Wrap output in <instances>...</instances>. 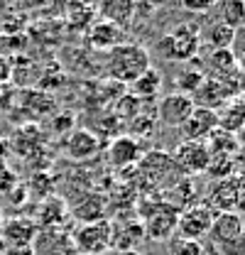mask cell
Masks as SVG:
<instances>
[{"mask_svg": "<svg viewBox=\"0 0 245 255\" xmlns=\"http://www.w3.org/2000/svg\"><path fill=\"white\" fill-rule=\"evenodd\" d=\"M243 126H245V103H241V106L236 103V106H231V111L226 116H218V128L231 132V135H236L238 128Z\"/></svg>", "mask_w": 245, "mask_h": 255, "instance_id": "obj_26", "label": "cell"}, {"mask_svg": "<svg viewBox=\"0 0 245 255\" xmlns=\"http://www.w3.org/2000/svg\"><path fill=\"white\" fill-rule=\"evenodd\" d=\"M66 214V201L61 196H47L39 201L37 209V226L39 228H57Z\"/></svg>", "mask_w": 245, "mask_h": 255, "instance_id": "obj_19", "label": "cell"}, {"mask_svg": "<svg viewBox=\"0 0 245 255\" xmlns=\"http://www.w3.org/2000/svg\"><path fill=\"white\" fill-rule=\"evenodd\" d=\"M216 211H211L206 204H194L189 209L179 211V221H177V236L191 238V241H201L204 236H209V228L214 223Z\"/></svg>", "mask_w": 245, "mask_h": 255, "instance_id": "obj_6", "label": "cell"}, {"mask_svg": "<svg viewBox=\"0 0 245 255\" xmlns=\"http://www.w3.org/2000/svg\"><path fill=\"white\" fill-rule=\"evenodd\" d=\"M221 0H182V5L186 10H191V12H206V10H211L214 5H218Z\"/></svg>", "mask_w": 245, "mask_h": 255, "instance_id": "obj_33", "label": "cell"}, {"mask_svg": "<svg viewBox=\"0 0 245 255\" xmlns=\"http://www.w3.org/2000/svg\"><path fill=\"white\" fill-rule=\"evenodd\" d=\"M209 66L211 71L218 74V76H231L238 71V57L233 49H211L209 54ZM216 76V79H218Z\"/></svg>", "mask_w": 245, "mask_h": 255, "instance_id": "obj_21", "label": "cell"}, {"mask_svg": "<svg viewBox=\"0 0 245 255\" xmlns=\"http://www.w3.org/2000/svg\"><path fill=\"white\" fill-rule=\"evenodd\" d=\"M2 221H5V214H2V206H0V226H2Z\"/></svg>", "mask_w": 245, "mask_h": 255, "instance_id": "obj_38", "label": "cell"}, {"mask_svg": "<svg viewBox=\"0 0 245 255\" xmlns=\"http://www.w3.org/2000/svg\"><path fill=\"white\" fill-rule=\"evenodd\" d=\"M150 69V52L135 42H122L121 47L108 52V64L106 71L111 81L118 84H132L140 74Z\"/></svg>", "mask_w": 245, "mask_h": 255, "instance_id": "obj_1", "label": "cell"}, {"mask_svg": "<svg viewBox=\"0 0 245 255\" xmlns=\"http://www.w3.org/2000/svg\"><path fill=\"white\" fill-rule=\"evenodd\" d=\"M201 32L196 22H182L164 37L157 39V52L167 62H189L199 54Z\"/></svg>", "mask_w": 245, "mask_h": 255, "instance_id": "obj_2", "label": "cell"}, {"mask_svg": "<svg viewBox=\"0 0 245 255\" xmlns=\"http://www.w3.org/2000/svg\"><path fill=\"white\" fill-rule=\"evenodd\" d=\"M174 164L177 169L194 177V174H204L209 162H211V150L206 145V140H182L174 150Z\"/></svg>", "mask_w": 245, "mask_h": 255, "instance_id": "obj_5", "label": "cell"}, {"mask_svg": "<svg viewBox=\"0 0 245 255\" xmlns=\"http://www.w3.org/2000/svg\"><path fill=\"white\" fill-rule=\"evenodd\" d=\"M64 152H66V157L74 159V162H86V159L96 157L101 152V137L93 130L74 128L66 135V140H64Z\"/></svg>", "mask_w": 245, "mask_h": 255, "instance_id": "obj_9", "label": "cell"}, {"mask_svg": "<svg viewBox=\"0 0 245 255\" xmlns=\"http://www.w3.org/2000/svg\"><path fill=\"white\" fill-rule=\"evenodd\" d=\"M142 145L137 137L132 135H116L113 142L108 145V162L118 169H127V167H135L140 157H142Z\"/></svg>", "mask_w": 245, "mask_h": 255, "instance_id": "obj_10", "label": "cell"}, {"mask_svg": "<svg viewBox=\"0 0 245 255\" xmlns=\"http://www.w3.org/2000/svg\"><path fill=\"white\" fill-rule=\"evenodd\" d=\"M221 22L238 32L245 27V0H221Z\"/></svg>", "mask_w": 245, "mask_h": 255, "instance_id": "obj_22", "label": "cell"}, {"mask_svg": "<svg viewBox=\"0 0 245 255\" xmlns=\"http://www.w3.org/2000/svg\"><path fill=\"white\" fill-rule=\"evenodd\" d=\"M71 246L79 255H101L113 248V223L101 219L93 223H79L71 233Z\"/></svg>", "mask_w": 245, "mask_h": 255, "instance_id": "obj_3", "label": "cell"}, {"mask_svg": "<svg viewBox=\"0 0 245 255\" xmlns=\"http://www.w3.org/2000/svg\"><path fill=\"white\" fill-rule=\"evenodd\" d=\"M216 128H218V113L204 106H194L191 116L182 126V132L186 140H206Z\"/></svg>", "mask_w": 245, "mask_h": 255, "instance_id": "obj_12", "label": "cell"}, {"mask_svg": "<svg viewBox=\"0 0 245 255\" xmlns=\"http://www.w3.org/2000/svg\"><path fill=\"white\" fill-rule=\"evenodd\" d=\"M216 248L221 251V255H245V236L241 233L238 238H233L223 246H216Z\"/></svg>", "mask_w": 245, "mask_h": 255, "instance_id": "obj_32", "label": "cell"}, {"mask_svg": "<svg viewBox=\"0 0 245 255\" xmlns=\"http://www.w3.org/2000/svg\"><path fill=\"white\" fill-rule=\"evenodd\" d=\"M10 76H12V64L0 54V84H2V81H7Z\"/></svg>", "mask_w": 245, "mask_h": 255, "instance_id": "obj_34", "label": "cell"}, {"mask_svg": "<svg viewBox=\"0 0 245 255\" xmlns=\"http://www.w3.org/2000/svg\"><path fill=\"white\" fill-rule=\"evenodd\" d=\"M130 89H132V96L140 98V101H154L157 94H159V89H162V74L150 66L145 74H140L130 84Z\"/></svg>", "mask_w": 245, "mask_h": 255, "instance_id": "obj_20", "label": "cell"}, {"mask_svg": "<svg viewBox=\"0 0 245 255\" xmlns=\"http://www.w3.org/2000/svg\"><path fill=\"white\" fill-rule=\"evenodd\" d=\"M113 223V248L121 251V253H130L137 248V243L145 238V228L140 219H132V216H125L121 223Z\"/></svg>", "mask_w": 245, "mask_h": 255, "instance_id": "obj_16", "label": "cell"}, {"mask_svg": "<svg viewBox=\"0 0 245 255\" xmlns=\"http://www.w3.org/2000/svg\"><path fill=\"white\" fill-rule=\"evenodd\" d=\"M204 74L201 71H196V69H189V71H184V74H177V89H179V94L184 96H194L199 91V86L204 84Z\"/></svg>", "mask_w": 245, "mask_h": 255, "instance_id": "obj_28", "label": "cell"}, {"mask_svg": "<svg viewBox=\"0 0 245 255\" xmlns=\"http://www.w3.org/2000/svg\"><path fill=\"white\" fill-rule=\"evenodd\" d=\"M206 145H209L211 155H231L233 157L238 152V140L231 132L221 130V128H216L214 132L206 137Z\"/></svg>", "mask_w": 245, "mask_h": 255, "instance_id": "obj_23", "label": "cell"}, {"mask_svg": "<svg viewBox=\"0 0 245 255\" xmlns=\"http://www.w3.org/2000/svg\"><path fill=\"white\" fill-rule=\"evenodd\" d=\"M74 126H76V121H74V113H69V111H64L57 118H52V130H54V132H61L64 137L74 130Z\"/></svg>", "mask_w": 245, "mask_h": 255, "instance_id": "obj_31", "label": "cell"}, {"mask_svg": "<svg viewBox=\"0 0 245 255\" xmlns=\"http://www.w3.org/2000/svg\"><path fill=\"white\" fill-rule=\"evenodd\" d=\"M2 255H37L32 246H20V248H5Z\"/></svg>", "mask_w": 245, "mask_h": 255, "instance_id": "obj_35", "label": "cell"}, {"mask_svg": "<svg viewBox=\"0 0 245 255\" xmlns=\"http://www.w3.org/2000/svg\"><path fill=\"white\" fill-rule=\"evenodd\" d=\"M89 42H91L93 49H103V52H111L116 47H121L125 42V30L113 25V22H106V20H96L91 27H89Z\"/></svg>", "mask_w": 245, "mask_h": 255, "instance_id": "obj_17", "label": "cell"}, {"mask_svg": "<svg viewBox=\"0 0 245 255\" xmlns=\"http://www.w3.org/2000/svg\"><path fill=\"white\" fill-rule=\"evenodd\" d=\"M233 96H236V89L228 86V79H204V84L199 86V91L191 98H196L194 101L196 106H204V108L214 111L216 106L228 103Z\"/></svg>", "mask_w": 245, "mask_h": 255, "instance_id": "obj_13", "label": "cell"}, {"mask_svg": "<svg viewBox=\"0 0 245 255\" xmlns=\"http://www.w3.org/2000/svg\"><path fill=\"white\" fill-rule=\"evenodd\" d=\"M140 108H142V101L140 98H135L132 94H125L116 103V111H118V118H125V121H132L137 113H140Z\"/></svg>", "mask_w": 245, "mask_h": 255, "instance_id": "obj_30", "label": "cell"}, {"mask_svg": "<svg viewBox=\"0 0 245 255\" xmlns=\"http://www.w3.org/2000/svg\"><path fill=\"white\" fill-rule=\"evenodd\" d=\"M39 236V226L30 216H10L0 226V241L5 248H20V246H32Z\"/></svg>", "mask_w": 245, "mask_h": 255, "instance_id": "obj_8", "label": "cell"}, {"mask_svg": "<svg viewBox=\"0 0 245 255\" xmlns=\"http://www.w3.org/2000/svg\"><path fill=\"white\" fill-rule=\"evenodd\" d=\"M238 71H243V76H245V54L238 59Z\"/></svg>", "mask_w": 245, "mask_h": 255, "instance_id": "obj_36", "label": "cell"}, {"mask_svg": "<svg viewBox=\"0 0 245 255\" xmlns=\"http://www.w3.org/2000/svg\"><path fill=\"white\" fill-rule=\"evenodd\" d=\"M236 37H238V32L233 30V27H228V25H223L221 20L214 22L209 27V32H206V39H209L211 49H231L233 42H236Z\"/></svg>", "mask_w": 245, "mask_h": 255, "instance_id": "obj_24", "label": "cell"}, {"mask_svg": "<svg viewBox=\"0 0 245 255\" xmlns=\"http://www.w3.org/2000/svg\"><path fill=\"white\" fill-rule=\"evenodd\" d=\"M243 236H245V219H243Z\"/></svg>", "mask_w": 245, "mask_h": 255, "instance_id": "obj_39", "label": "cell"}, {"mask_svg": "<svg viewBox=\"0 0 245 255\" xmlns=\"http://www.w3.org/2000/svg\"><path fill=\"white\" fill-rule=\"evenodd\" d=\"M101 255H125V253H121V251H116V248H111V251H106V253H101Z\"/></svg>", "mask_w": 245, "mask_h": 255, "instance_id": "obj_37", "label": "cell"}, {"mask_svg": "<svg viewBox=\"0 0 245 255\" xmlns=\"http://www.w3.org/2000/svg\"><path fill=\"white\" fill-rule=\"evenodd\" d=\"M71 216L79 223H93L106 216V196L98 191H84L79 194L76 204H71Z\"/></svg>", "mask_w": 245, "mask_h": 255, "instance_id": "obj_15", "label": "cell"}, {"mask_svg": "<svg viewBox=\"0 0 245 255\" xmlns=\"http://www.w3.org/2000/svg\"><path fill=\"white\" fill-rule=\"evenodd\" d=\"M169 255H204V246H201V241L174 236V238H169Z\"/></svg>", "mask_w": 245, "mask_h": 255, "instance_id": "obj_29", "label": "cell"}, {"mask_svg": "<svg viewBox=\"0 0 245 255\" xmlns=\"http://www.w3.org/2000/svg\"><path fill=\"white\" fill-rule=\"evenodd\" d=\"M135 167H137L140 177H145L147 189H152V187L172 189V187L182 179V177H179V169H177V164H174V159L169 157L167 152H162V150L145 152Z\"/></svg>", "mask_w": 245, "mask_h": 255, "instance_id": "obj_4", "label": "cell"}, {"mask_svg": "<svg viewBox=\"0 0 245 255\" xmlns=\"http://www.w3.org/2000/svg\"><path fill=\"white\" fill-rule=\"evenodd\" d=\"M27 189H30L32 196L39 199V201L47 199V196H54V177L47 174V172H37V174L30 179Z\"/></svg>", "mask_w": 245, "mask_h": 255, "instance_id": "obj_27", "label": "cell"}, {"mask_svg": "<svg viewBox=\"0 0 245 255\" xmlns=\"http://www.w3.org/2000/svg\"><path fill=\"white\" fill-rule=\"evenodd\" d=\"M135 12H137V0H98V5H96L98 20L113 22L122 30L132 22Z\"/></svg>", "mask_w": 245, "mask_h": 255, "instance_id": "obj_14", "label": "cell"}, {"mask_svg": "<svg viewBox=\"0 0 245 255\" xmlns=\"http://www.w3.org/2000/svg\"><path fill=\"white\" fill-rule=\"evenodd\" d=\"M0 255H2V253H0Z\"/></svg>", "mask_w": 245, "mask_h": 255, "instance_id": "obj_40", "label": "cell"}, {"mask_svg": "<svg viewBox=\"0 0 245 255\" xmlns=\"http://www.w3.org/2000/svg\"><path fill=\"white\" fill-rule=\"evenodd\" d=\"M206 174H211L214 179L236 177V157H231V155H211V162L206 167Z\"/></svg>", "mask_w": 245, "mask_h": 255, "instance_id": "obj_25", "label": "cell"}, {"mask_svg": "<svg viewBox=\"0 0 245 255\" xmlns=\"http://www.w3.org/2000/svg\"><path fill=\"white\" fill-rule=\"evenodd\" d=\"M194 98L184 96L179 91L167 94L159 103H157V123H162L164 128H182L186 123V118L194 111Z\"/></svg>", "mask_w": 245, "mask_h": 255, "instance_id": "obj_7", "label": "cell"}, {"mask_svg": "<svg viewBox=\"0 0 245 255\" xmlns=\"http://www.w3.org/2000/svg\"><path fill=\"white\" fill-rule=\"evenodd\" d=\"M211 211L216 214H226V211H236L238 209V177H226L218 179L214 187L209 189V204ZM238 214V211H236Z\"/></svg>", "mask_w": 245, "mask_h": 255, "instance_id": "obj_11", "label": "cell"}, {"mask_svg": "<svg viewBox=\"0 0 245 255\" xmlns=\"http://www.w3.org/2000/svg\"><path fill=\"white\" fill-rule=\"evenodd\" d=\"M243 233V216L236 211H226V214H216L214 223L209 228V238L216 246H223L233 238H238Z\"/></svg>", "mask_w": 245, "mask_h": 255, "instance_id": "obj_18", "label": "cell"}]
</instances>
